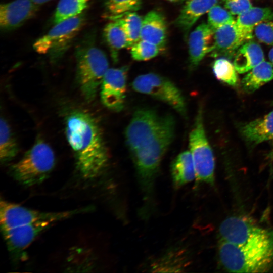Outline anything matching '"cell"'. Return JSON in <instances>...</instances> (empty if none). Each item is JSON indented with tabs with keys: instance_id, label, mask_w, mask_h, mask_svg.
Masks as SVG:
<instances>
[{
	"instance_id": "obj_1",
	"label": "cell",
	"mask_w": 273,
	"mask_h": 273,
	"mask_svg": "<svg viewBox=\"0 0 273 273\" xmlns=\"http://www.w3.org/2000/svg\"><path fill=\"white\" fill-rule=\"evenodd\" d=\"M175 121L170 114L161 115L141 108L133 113L125 132L127 146L135 169L144 206L149 213L153 205L154 185L162 160L172 143Z\"/></svg>"
},
{
	"instance_id": "obj_2",
	"label": "cell",
	"mask_w": 273,
	"mask_h": 273,
	"mask_svg": "<svg viewBox=\"0 0 273 273\" xmlns=\"http://www.w3.org/2000/svg\"><path fill=\"white\" fill-rule=\"evenodd\" d=\"M64 123L66 137L80 174L85 179L97 177L105 170L109 161L98 121L89 112L73 108L66 114Z\"/></svg>"
},
{
	"instance_id": "obj_3",
	"label": "cell",
	"mask_w": 273,
	"mask_h": 273,
	"mask_svg": "<svg viewBox=\"0 0 273 273\" xmlns=\"http://www.w3.org/2000/svg\"><path fill=\"white\" fill-rule=\"evenodd\" d=\"M219 258L232 272H264L273 267V237L244 245L220 240Z\"/></svg>"
},
{
	"instance_id": "obj_4",
	"label": "cell",
	"mask_w": 273,
	"mask_h": 273,
	"mask_svg": "<svg viewBox=\"0 0 273 273\" xmlns=\"http://www.w3.org/2000/svg\"><path fill=\"white\" fill-rule=\"evenodd\" d=\"M76 78L84 99H95L103 77L109 68L107 56L93 42H84L76 50Z\"/></svg>"
},
{
	"instance_id": "obj_5",
	"label": "cell",
	"mask_w": 273,
	"mask_h": 273,
	"mask_svg": "<svg viewBox=\"0 0 273 273\" xmlns=\"http://www.w3.org/2000/svg\"><path fill=\"white\" fill-rule=\"evenodd\" d=\"M55 165V156L53 149L39 138L20 160L10 166V172L19 183L31 187L46 180Z\"/></svg>"
},
{
	"instance_id": "obj_6",
	"label": "cell",
	"mask_w": 273,
	"mask_h": 273,
	"mask_svg": "<svg viewBox=\"0 0 273 273\" xmlns=\"http://www.w3.org/2000/svg\"><path fill=\"white\" fill-rule=\"evenodd\" d=\"M85 21V14L66 19L54 26L33 44V49L40 54L48 55L56 63L63 56Z\"/></svg>"
},
{
	"instance_id": "obj_7",
	"label": "cell",
	"mask_w": 273,
	"mask_h": 273,
	"mask_svg": "<svg viewBox=\"0 0 273 273\" xmlns=\"http://www.w3.org/2000/svg\"><path fill=\"white\" fill-rule=\"evenodd\" d=\"M189 148L195 166V179L199 183L213 185L215 159L205 133L201 107L198 111L190 133Z\"/></svg>"
},
{
	"instance_id": "obj_8",
	"label": "cell",
	"mask_w": 273,
	"mask_h": 273,
	"mask_svg": "<svg viewBox=\"0 0 273 273\" xmlns=\"http://www.w3.org/2000/svg\"><path fill=\"white\" fill-rule=\"evenodd\" d=\"M132 87L135 92L167 104L181 115H186V103L181 90L166 77L155 73L141 74L134 78Z\"/></svg>"
},
{
	"instance_id": "obj_9",
	"label": "cell",
	"mask_w": 273,
	"mask_h": 273,
	"mask_svg": "<svg viewBox=\"0 0 273 273\" xmlns=\"http://www.w3.org/2000/svg\"><path fill=\"white\" fill-rule=\"evenodd\" d=\"M93 209L90 206L62 212H47L31 209L21 205L1 200L0 221L2 230L21 225L41 221L55 223Z\"/></svg>"
},
{
	"instance_id": "obj_10",
	"label": "cell",
	"mask_w": 273,
	"mask_h": 273,
	"mask_svg": "<svg viewBox=\"0 0 273 273\" xmlns=\"http://www.w3.org/2000/svg\"><path fill=\"white\" fill-rule=\"evenodd\" d=\"M220 240L238 245L267 240L273 237V231L262 228L241 216L224 220L219 228Z\"/></svg>"
},
{
	"instance_id": "obj_11",
	"label": "cell",
	"mask_w": 273,
	"mask_h": 273,
	"mask_svg": "<svg viewBox=\"0 0 273 273\" xmlns=\"http://www.w3.org/2000/svg\"><path fill=\"white\" fill-rule=\"evenodd\" d=\"M128 67L109 68L102 79L100 89L102 104L108 109L120 112L124 106Z\"/></svg>"
},
{
	"instance_id": "obj_12",
	"label": "cell",
	"mask_w": 273,
	"mask_h": 273,
	"mask_svg": "<svg viewBox=\"0 0 273 273\" xmlns=\"http://www.w3.org/2000/svg\"><path fill=\"white\" fill-rule=\"evenodd\" d=\"M249 40L237 27L236 20L214 30L212 57H234L237 50Z\"/></svg>"
},
{
	"instance_id": "obj_13",
	"label": "cell",
	"mask_w": 273,
	"mask_h": 273,
	"mask_svg": "<svg viewBox=\"0 0 273 273\" xmlns=\"http://www.w3.org/2000/svg\"><path fill=\"white\" fill-rule=\"evenodd\" d=\"M38 6L32 0H14L2 4L0 7L1 29L9 31L21 26L35 14Z\"/></svg>"
},
{
	"instance_id": "obj_14",
	"label": "cell",
	"mask_w": 273,
	"mask_h": 273,
	"mask_svg": "<svg viewBox=\"0 0 273 273\" xmlns=\"http://www.w3.org/2000/svg\"><path fill=\"white\" fill-rule=\"evenodd\" d=\"M54 223L50 221H41L2 231L9 250L16 253L25 249L40 233Z\"/></svg>"
},
{
	"instance_id": "obj_15",
	"label": "cell",
	"mask_w": 273,
	"mask_h": 273,
	"mask_svg": "<svg viewBox=\"0 0 273 273\" xmlns=\"http://www.w3.org/2000/svg\"><path fill=\"white\" fill-rule=\"evenodd\" d=\"M214 30L208 23L198 25L190 34L188 40L189 60L191 67H197L214 47Z\"/></svg>"
},
{
	"instance_id": "obj_16",
	"label": "cell",
	"mask_w": 273,
	"mask_h": 273,
	"mask_svg": "<svg viewBox=\"0 0 273 273\" xmlns=\"http://www.w3.org/2000/svg\"><path fill=\"white\" fill-rule=\"evenodd\" d=\"M141 39L164 49L167 40V25L163 15L156 11L148 12L143 18Z\"/></svg>"
},
{
	"instance_id": "obj_17",
	"label": "cell",
	"mask_w": 273,
	"mask_h": 273,
	"mask_svg": "<svg viewBox=\"0 0 273 273\" xmlns=\"http://www.w3.org/2000/svg\"><path fill=\"white\" fill-rule=\"evenodd\" d=\"M240 132L249 144L256 145L273 140V110L263 117L250 121L240 128Z\"/></svg>"
},
{
	"instance_id": "obj_18",
	"label": "cell",
	"mask_w": 273,
	"mask_h": 273,
	"mask_svg": "<svg viewBox=\"0 0 273 273\" xmlns=\"http://www.w3.org/2000/svg\"><path fill=\"white\" fill-rule=\"evenodd\" d=\"M190 263L189 253L186 249H170L156 259L150 265L152 272H181Z\"/></svg>"
},
{
	"instance_id": "obj_19",
	"label": "cell",
	"mask_w": 273,
	"mask_h": 273,
	"mask_svg": "<svg viewBox=\"0 0 273 273\" xmlns=\"http://www.w3.org/2000/svg\"><path fill=\"white\" fill-rule=\"evenodd\" d=\"M219 0H187L176 18V25L188 31L199 19L208 13Z\"/></svg>"
},
{
	"instance_id": "obj_20",
	"label": "cell",
	"mask_w": 273,
	"mask_h": 273,
	"mask_svg": "<svg viewBox=\"0 0 273 273\" xmlns=\"http://www.w3.org/2000/svg\"><path fill=\"white\" fill-rule=\"evenodd\" d=\"M233 64L239 73H244L264 61V53L257 42L248 40L236 52Z\"/></svg>"
},
{
	"instance_id": "obj_21",
	"label": "cell",
	"mask_w": 273,
	"mask_h": 273,
	"mask_svg": "<svg viewBox=\"0 0 273 273\" xmlns=\"http://www.w3.org/2000/svg\"><path fill=\"white\" fill-rule=\"evenodd\" d=\"M173 185L178 189L196 179V173L192 155L189 150L179 153L171 165Z\"/></svg>"
},
{
	"instance_id": "obj_22",
	"label": "cell",
	"mask_w": 273,
	"mask_h": 273,
	"mask_svg": "<svg viewBox=\"0 0 273 273\" xmlns=\"http://www.w3.org/2000/svg\"><path fill=\"white\" fill-rule=\"evenodd\" d=\"M273 19V9L268 7H252L238 16L237 27L250 40L253 37L255 27L260 23Z\"/></svg>"
},
{
	"instance_id": "obj_23",
	"label": "cell",
	"mask_w": 273,
	"mask_h": 273,
	"mask_svg": "<svg viewBox=\"0 0 273 273\" xmlns=\"http://www.w3.org/2000/svg\"><path fill=\"white\" fill-rule=\"evenodd\" d=\"M272 79L273 66L270 62L263 61L251 69L241 83L245 92L252 93Z\"/></svg>"
},
{
	"instance_id": "obj_24",
	"label": "cell",
	"mask_w": 273,
	"mask_h": 273,
	"mask_svg": "<svg viewBox=\"0 0 273 273\" xmlns=\"http://www.w3.org/2000/svg\"><path fill=\"white\" fill-rule=\"evenodd\" d=\"M104 36L111 50L113 59L116 61L118 52L129 48L128 40L124 30L115 20L108 23L104 29Z\"/></svg>"
},
{
	"instance_id": "obj_25",
	"label": "cell",
	"mask_w": 273,
	"mask_h": 273,
	"mask_svg": "<svg viewBox=\"0 0 273 273\" xmlns=\"http://www.w3.org/2000/svg\"><path fill=\"white\" fill-rule=\"evenodd\" d=\"M18 152V144L7 120L0 122V159L2 163L11 161Z\"/></svg>"
},
{
	"instance_id": "obj_26",
	"label": "cell",
	"mask_w": 273,
	"mask_h": 273,
	"mask_svg": "<svg viewBox=\"0 0 273 273\" xmlns=\"http://www.w3.org/2000/svg\"><path fill=\"white\" fill-rule=\"evenodd\" d=\"M123 27L126 34L129 48L141 39L143 18L136 12H130L114 17Z\"/></svg>"
},
{
	"instance_id": "obj_27",
	"label": "cell",
	"mask_w": 273,
	"mask_h": 273,
	"mask_svg": "<svg viewBox=\"0 0 273 273\" xmlns=\"http://www.w3.org/2000/svg\"><path fill=\"white\" fill-rule=\"evenodd\" d=\"M89 0H60L53 16L54 24L78 16L87 7Z\"/></svg>"
},
{
	"instance_id": "obj_28",
	"label": "cell",
	"mask_w": 273,
	"mask_h": 273,
	"mask_svg": "<svg viewBox=\"0 0 273 273\" xmlns=\"http://www.w3.org/2000/svg\"><path fill=\"white\" fill-rule=\"evenodd\" d=\"M212 69L218 80L231 86L237 85L238 72L234 64L228 59L220 58L215 60L212 65Z\"/></svg>"
},
{
	"instance_id": "obj_29",
	"label": "cell",
	"mask_w": 273,
	"mask_h": 273,
	"mask_svg": "<svg viewBox=\"0 0 273 273\" xmlns=\"http://www.w3.org/2000/svg\"><path fill=\"white\" fill-rule=\"evenodd\" d=\"M141 0H106L105 8L109 18H113L141 8Z\"/></svg>"
},
{
	"instance_id": "obj_30",
	"label": "cell",
	"mask_w": 273,
	"mask_h": 273,
	"mask_svg": "<svg viewBox=\"0 0 273 273\" xmlns=\"http://www.w3.org/2000/svg\"><path fill=\"white\" fill-rule=\"evenodd\" d=\"M130 49L132 58L138 61L150 60L163 50L155 44L142 39L135 43Z\"/></svg>"
},
{
	"instance_id": "obj_31",
	"label": "cell",
	"mask_w": 273,
	"mask_h": 273,
	"mask_svg": "<svg viewBox=\"0 0 273 273\" xmlns=\"http://www.w3.org/2000/svg\"><path fill=\"white\" fill-rule=\"evenodd\" d=\"M233 15L220 6H214L208 12V24L214 30L228 23L234 22Z\"/></svg>"
},
{
	"instance_id": "obj_32",
	"label": "cell",
	"mask_w": 273,
	"mask_h": 273,
	"mask_svg": "<svg viewBox=\"0 0 273 273\" xmlns=\"http://www.w3.org/2000/svg\"><path fill=\"white\" fill-rule=\"evenodd\" d=\"M256 38L261 42L273 46V21H264L257 25L254 30Z\"/></svg>"
},
{
	"instance_id": "obj_33",
	"label": "cell",
	"mask_w": 273,
	"mask_h": 273,
	"mask_svg": "<svg viewBox=\"0 0 273 273\" xmlns=\"http://www.w3.org/2000/svg\"><path fill=\"white\" fill-rule=\"evenodd\" d=\"M224 7L232 15L238 16L252 6L250 0H225Z\"/></svg>"
},
{
	"instance_id": "obj_34",
	"label": "cell",
	"mask_w": 273,
	"mask_h": 273,
	"mask_svg": "<svg viewBox=\"0 0 273 273\" xmlns=\"http://www.w3.org/2000/svg\"><path fill=\"white\" fill-rule=\"evenodd\" d=\"M268 57L270 60V62L273 66V48L270 49L268 54Z\"/></svg>"
},
{
	"instance_id": "obj_35",
	"label": "cell",
	"mask_w": 273,
	"mask_h": 273,
	"mask_svg": "<svg viewBox=\"0 0 273 273\" xmlns=\"http://www.w3.org/2000/svg\"><path fill=\"white\" fill-rule=\"evenodd\" d=\"M36 5L39 6L42 4L46 3L48 2H50L52 0H32Z\"/></svg>"
},
{
	"instance_id": "obj_36",
	"label": "cell",
	"mask_w": 273,
	"mask_h": 273,
	"mask_svg": "<svg viewBox=\"0 0 273 273\" xmlns=\"http://www.w3.org/2000/svg\"><path fill=\"white\" fill-rule=\"evenodd\" d=\"M267 158L270 161H273V149L267 155Z\"/></svg>"
},
{
	"instance_id": "obj_37",
	"label": "cell",
	"mask_w": 273,
	"mask_h": 273,
	"mask_svg": "<svg viewBox=\"0 0 273 273\" xmlns=\"http://www.w3.org/2000/svg\"><path fill=\"white\" fill-rule=\"evenodd\" d=\"M167 1H168L169 2H179L181 0H167Z\"/></svg>"
}]
</instances>
